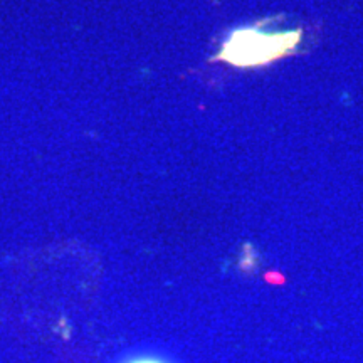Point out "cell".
Wrapping results in <instances>:
<instances>
[{
    "mask_svg": "<svg viewBox=\"0 0 363 363\" xmlns=\"http://www.w3.org/2000/svg\"><path fill=\"white\" fill-rule=\"evenodd\" d=\"M299 34H266L256 29L238 30L225 40L220 59L234 66L251 67L283 57L296 48Z\"/></svg>",
    "mask_w": 363,
    "mask_h": 363,
    "instance_id": "obj_1",
    "label": "cell"
},
{
    "mask_svg": "<svg viewBox=\"0 0 363 363\" xmlns=\"http://www.w3.org/2000/svg\"><path fill=\"white\" fill-rule=\"evenodd\" d=\"M135 363H160V362H155V360H138Z\"/></svg>",
    "mask_w": 363,
    "mask_h": 363,
    "instance_id": "obj_2",
    "label": "cell"
}]
</instances>
